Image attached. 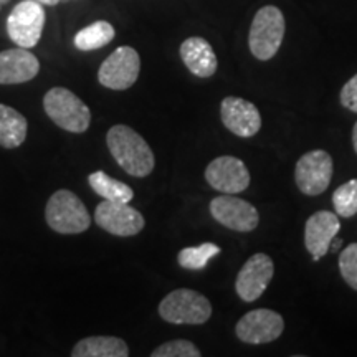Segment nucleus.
Returning a JSON list of instances; mask_svg holds the SVG:
<instances>
[{"label":"nucleus","instance_id":"nucleus-1","mask_svg":"<svg viewBox=\"0 0 357 357\" xmlns=\"http://www.w3.org/2000/svg\"><path fill=\"white\" fill-rule=\"evenodd\" d=\"M111 155L124 172L132 177H146L154 171L155 158L146 139L126 124H116L106 134Z\"/></svg>","mask_w":357,"mask_h":357},{"label":"nucleus","instance_id":"nucleus-2","mask_svg":"<svg viewBox=\"0 0 357 357\" xmlns=\"http://www.w3.org/2000/svg\"><path fill=\"white\" fill-rule=\"evenodd\" d=\"M45 220L56 234L77 235L83 234L91 225V217L86 205L71 190L61 189L48 199L45 208Z\"/></svg>","mask_w":357,"mask_h":357},{"label":"nucleus","instance_id":"nucleus-3","mask_svg":"<svg viewBox=\"0 0 357 357\" xmlns=\"http://www.w3.org/2000/svg\"><path fill=\"white\" fill-rule=\"evenodd\" d=\"M43 109L56 126L68 132L82 134L91 123V111L70 89L56 86L48 89L43 98Z\"/></svg>","mask_w":357,"mask_h":357},{"label":"nucleus","instance_id":"nucleus-4","mask_svg":"<svg viewBox=\"0 0 357 357\" xmlns=\"http://www.w3.org/2000/svg\"><path fill=\"white\" fill-rule=\"evenodd\" d=\"M283 12L275 6H265L257 12L250 26L248 47L252 55L258 60H271L278 53L284 37Z\"/></svg>","mask_w":357,"mask_h":357},{"label":"nucleus","instance_id":"nucleus-5","mask_svg":"<svg viewBox=\"0 0 357 357\" xmlns=\"http://www.w3.org/2000/svg\"><path fill=\"white\" fill-rule=\"evenodd\" d=\"M159 314L171 324H204L211 319L212 305L204 294L181 288L160 301Z\"/></svg>","mask_w":357,"mask_h":357},{"label":"nucleus","instance_id":"nucleus-6","mask_svg":"<svg viewBox=\"0 0 357 357\" xmlns=\"http://www.w3.org/2000/svg\"><path fill=\"white\" fill-rule=\"evenodd\" d=\"M47 13L42 3L35 0H22L12 8L7 19V33L17 47L33 48L43 33Z\"/></svg>","mask_w":357,"mask_h":357},{"label":"nucleus","instance_id":"nucleus-7","mask_svg":"<svg viewBox=\"0 0 357 357\" xmlns=\"http://www.w3.org/2000/svg\"><path fill=\"white\" fill-rule=\"evenodd\" d=\"M139 71V53L132 47H118L101 63L100 71H98V82L105 88L123 91L137 82Z\"/></svg>","mask_w":357,"mask_h":357},{"label":"nucleus","instance_id":"nucleus-8","mask_svg":"<svg viewBox=\"0 0 357 357\" xmlns=\"http://www.w3.org/2000/svg\"><path fill=\"white\" fill-rule=\"evenodd\" d=\"M334 172L333 158L323 149L310 151L298 160L294 169L296 185L306 195H321L328 190Z\"/></svg>","mask_w":357,"mask_h":357},{"label":"nucleus","instance_id":"nucleus-9","mask_svg":"<svg viewBox=\"0 0 357 357\" xmlns=\"http://www.w3.org/2000/svg\"><path fill=\"white\" fill-rule=\"evenodd\" d=\"M98 227L116 236H132L142 231L146 225L144 217L129 204L102 200L95 211Z\"/></svg>","mask_w":357,"mask_h":357},{"label":"nucleus","instance_id":"nucleus-10","mask_svg":"<svg viewBox=\"0 0 357 357\" xmlns=\"http://www.w3.org/2000/svg\"><path fill=\"white\" fill-rule=\"evenodd\" d=\"M284 321L273 310H253L235 326L236 337L247 344H266L281 336Z\"/></svg>","mask_w":357,"mask_h":357},{"label":"nucleus","instance_id":"nucleus-11","mask_svg":"<svg viewBox=\"0 0 357 357\" xmlns=\"http://www.w3.org/2000/svg\"><path fill=\"white\" fill-rule=\"evenodd\" d=\"M211 213L218 223L235 231H252L260 222L257 208L247 200L234 197V194L218 195L213 199Z\"/></svg>","mask_w":357,"mask_h":357},{"label":"nucleus","instance_id":"nucleus-12","mask_svg":"<svg viewBox=\"0 0 357 357\" xmlns=\"http://www.w3.org/2000/svg\"><path fill=\"white\" fill-rule=\"evenodd\" d=\"M275 273L273 260L265 253H257L252 258H248L238 271L235 281L236 294L243 301L253 303L266 291L268 284Z\"/></svg>","mask_w":357,"mask_h":357},{"label":"nucleus","instance_id":"nucleus-13","mask_svg":"<svg viewBox=\"0 0 357 357\" xmlns=\"http://www.w3.org/2000/svg\"><path fill=\"white\" fill-rule=\"evenodd\" d=\"M205 181L223 194H238L248 189L250 172L243 160L234 155H220L205 169Z\"/></svg>","mask_w":357,"mask_h":357},{"label":"nucleus","instance_id":"nucleus-14","mask_svg":"<svg viewBox=\"0 0 357 357\" xmlns=\"http://www.w3.org/2000/svg\"><path fill=\"white\" fill-rule=\"evenodd\" d=\"M220 118L223 126L243 139L253 137L261 128L260 111L253 102L243 98H225L220 105Z\"/></svg>","mask_w":357,"mask_h":357},{"label":"nucleus","instance_id":"nucleus-15","mask_svg":"<svg viewBox=\"0 0 357 357\" xmlns=\"http://www.w3.org/2000/svg\"><path fill=\"white\" fill-rule=\"evenodd\" d=\"M341 230L337 213L329 211H319L307 218L305 227V245L306 250L312 255V260L318 261L328 253L329 245L336 238Z\"/></svg>","mask_w":357,"mask_h":357},{"label":"nucleus","instance_id":"nucleus-16","mask_svg":"<svg viewBox=\"0 0 357 357\" xmlns=\"http://www.w3.org/2000/svg\"><path fill=\"white\" fill-rule=\"evenodd\" d=\"M40 71L38 58L29 48L0 52V84H20L33 79Z\"/></svg>","mask_w":357,"mask_h":357},{"label":"nucleus","instance_id":"nucleus-17","mask_svg":"<svg viewBox=\"0 0 357 357\" xmlns=\"http://www.w3.org/2000/svg\"><path fill=\"white\" fill-rule=\"evenodd\" d=\"M181 58L192 75L211 78L217 71L218 61L212 45L202 37H190L181 45Z\"/></svg>","mask_w":357,"mask_h":357},{"label":"nucleus","instance_id":"nucleus-18","mask_svg":"<svg viewBox=\"0 0 357 357\" xmlns=\"http://www.w3.org/2000/svg\"><path fill=\"white\" fill-rule=\"evenodd\" d=\"M73 357H128L129 347L121 337L91 336L84 337L71 351Z\"/></svg>","mask_w":357,"mask_h":357},{"label":"nucleus","instance_id":"nucleus-19","mask_svg":"<svg viewBox=\"0 0 357 357\" xmlns=\"http://www.w3.org/2000/svg\"><path fill=\"white\" fill-rule=\"evenodd\" d=\"M26 131L29 124L25 116L10 106L0 105V146L15 149L25 142Z\"/></svg>","mask_w":357,"mask_h":357},{"label":"nucleus","instance_id":"nucleus-20","mask_svg":"<svg viewBox=\"0 0 357 357\" xmlns=\"http://www.w3.org/2000/svg\"><path fill=\"white\" fill-rule=\"evenodd\" d=\"M88 182L100 197L109 200V202L129 204L134 199V190L131 187L121 181H116V178L109 177L105 171L89 174Z\"/></svg>","mask_w":357,"mask_h":357},{"label":"nucleus","instance_id":"nucleus-21","mask_svg":"<svg viewBox=\"0 0 357 357\" xmlns=\"http://www.w3.org/2000/svg\"><path fill=\"white\" fill-rule=\"evenodd\" d=\"M114 26L106 20H98L95 24L84 26L75 35L73 42L75 47L82 52H91L98 48L106 47V45L113 42L114 38Z\"/></svg>","mask_w":357,"mask_h":357},{"label":"nucleus","instance_id":"nucleus-22","mask_svg":"<svg viewBox=\"0 0 357 357\" xmlns=\"http://www.w3.org/2000/svg\"><path fill=\"white\" fill-rule=\"evenodd\" d=\"M222 250L215 243H202L199 247H187L178 252L177 261L185 270H204L207 263L217 257Z\"/></svg>","mask_w":357,"mask_h":357},{"label":"nucleus","instance_id":"nucleus-23","mask_svg":"<svg viewBox=\"0 0 357 357\" xmlns=\"http://www.w3.org/2000/svg\"><path fill=\"white\" fill-rule=\"evenodd\" d=\"M334 211L339 217L351 218L357 213V178L339 185L333 194Z\"/></svg>","mask_w":357,"mask_h":357},{"label":"nucleus","instance_id":"nucleus-24","mask_svg":"<svg viewBox=\"0 0 357 357\" xmlns=\"http://www.w3.org/2000/svg\"><path fill=\"white\" fill-rule=\"evenodd\" d=\"M153 357H200L199 347L187 339H176V341L164 342L158 349L153 351Z\"/></svg>","mask_w":357,"mask_h":357},{"label":"nucleus","instance_id":"nucleus-25","mask_svg":"<svg viewBox=\"0 0 357 357\" xmlns=\"http://www.w3.org/2000/svg\"><path fill=\"white\" fill-rule=\"evenodd\" d=\"M341 276L352 289L357 291V243H351L339 255Z\"/></svg>","mask_w":357,"mask_h":357},{"label":"nucleus","instance_id":"nucleus-26","mask_svg":"<svg viewBox=\"0 0 357 357\" xmlns=\"http://www.w3.org/2000/svg\"><path fill=\"white\" fill-rule=\"evenodd\" d=\"M341 105L346 109L357 113V73L341 89Z\"/></svg>","mask_w":357,"mask_h":357},{"label":"nucleus","instance_id":"nucleus-27","mask_svg":"<svg viewBox=\"0 0 357 357\" xmlns=\"http://www.w3.org/2000/svg\"><path fill=\"white\" fill-rule=\"evenodd\" d=\"M35 2L42 3V6H50V7H53V6H58V3H60L61 0H35Z\"/></svg>","mask_w":357,"mask_h":357},{"label":"nucleus","instance_id":"nucleus-28","mask_svg":"<svg viewBox=\"0 0 357 357\" xmlns=\"http://www.w3.org/2000/svg\"><path fill=\"white\" fill-rule=\"evenodd\" d=\"M352 146H354V151L357 154V123L354 124V129H352Z\"/></svg>","mask_w":357,"mask_h":357},{"label":"nucleus","instance_id":"nucleus-29","mask_svg":"<svg viewBox=\"0 0 357 357\" xmlns=\"http://www.w3.org/2000/svg\"><path fill=\"white\" fill-rule=\"evenodd\" d=\"M331 245H333V250H339V248H341L342 242H341V240H339V238H336V240H333Z\"/></svg>","mask_w":357,"mask_h":357},{"label":"nucleus","instance_id":"nucleus-30","mask_svg":"<svg viewBox=\"0 0 357 357\" xmlns=\"http://www.w3.org/2000/svg\"><path fill=\"white\" fill-rule=\"evenodd\" d=\"M10 2V0H0V10H2V7L6 6V3Z\"/></svg>","mask_w":357,"mask_h":357}]
</instances>
